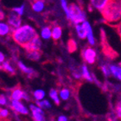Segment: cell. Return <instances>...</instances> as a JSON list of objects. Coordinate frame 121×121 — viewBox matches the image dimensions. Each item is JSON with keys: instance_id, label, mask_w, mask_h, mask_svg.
Segmentation results:
<instances>
[{"instance_id": "1", "label": "cell", "mask_w": 121, "mask_h": 121, "mask_svg": "<svg viewBox=\"0 0 121 121\" xmlns=\"http://www.w3.org/2000/svg\"><path fill=\"white\" fill-rule=\"evenodd\" d=\"M37 36L38 35L36 33V30L30 25L21 26L19 28L13 30L11 32V36L14 42L22 47L23 48H26Z\"/></svg>"}, {"instance_id": "2", "label": "cell", "mask_w": 121, "mask_h": 121, "mask_svg": "<svg viewBox=\"0 0 121 121\" xmlns=\"http://www.w3.org/2000/svg\"><path fill=\"white\" fill-rule=\"evenodd\" d=\"M101 13L108 22L119 21L121 19V0H109Z\"/></svg>"}, {"instance_id": "3", "label": "cell", "mask_w": 121, "mask_h": 121, "mask_svg": "<svg viewBox=\"0 0 121 121\" xmlns=\"http://www.w3.org/2000/svg\"><path fill=\"white\" fill-rule=\"evenodd\" d=\"M68 20H71L74 24H81L86 20V13L81 7L76 4H70L69 5V18Z\"/></svg>"}, {"instance_id": "4", "label": "cell", "mask_w": 121, "mask_h": 121, "mask_svg": "<svg viewBox=\"0 0 121 121\" xmlns=\"http://www.w3.org/2000/svg\"><path fill=\"white\" fill-rule=\"evenodd\" d=\"M81 56L86 64L93 65L97 60V51L91 47H88L81 51Z\"/></svg>"}, {"instance_id": "5", "label": "cell", "mask_w": 121, "mask_h": 121, "mask_svg": "<svg viewBox=\"0 0 121 121\" xmlns=\"http://www.w3.org/2000/svg\"><path fill=\"white\" fill-rule=\"evenodd\" d=\"M31 113H32V117L35 121H46V117H45V113L36 104H30L29 105Z\"/></svg>"}, {"instance_id": "6", "label": "cell", "mask_w": 121, "mask_h": 121, "mask_svg": "<svg viewBox=\"0 0 121 121\" xmlns=\"http://www.w3.org/2000/svg\"><path fill=\"white\" fill-rule=\"evenodd\" d=\"M10 108L20 114L27 115L29 113V109L25 106L21 101H17V100H11L10 102Z\"/></svg>"}, {"instance_id": "7", "label": "cell", "mask_w": 121, "mask_h": 121, "mask_svg": "<svg viewBox=\"0 0 121 121\" xmlns=\"http://www.w3.org/2000/svg\"><path fill=\"white\" fill-rule=\"evenodd\" d=\"M22 20L20 16L18 15L16 13H9L8 14V24L12 29H17L21 26Z\"/></svg>"}, {"instance_id": "8", "label": "cell", "mask_w": 121, "mask_h": 121, "mask_svg": "<svg viewBox=\"0 0 121 121\" xmlns=\"http://www.w3.org/2000/svg\"><path fill=\"white\" fill-rule=\"evenodd\" d=\"M82 25L84 26L86 30V39L88 41V43L91 46H94L96 42H95V38H94V36H93L92 29H91V25H90V23L87 20H85L82 23Z\"/></svg>"}, {"instance_id": "9", "label": "cell", "mask_w": 121, "mask_h": 121, "mask_svg": "<svg viewBox=\"0 0 121 121\" xmlns=\"http://www.w3.org/2000/svg\"><path fill=\"white\" fill-rule=\"evenodd\" d=\"M41 48H42V42H41L39 36H37L25 49H26L27 52L28 51H40Z\"/></svg>"}, {"instance_id": "10", "label": "cell", "mask_w": 121, "mask_h": 121, "mask_svg": "<svg viewBox=\"0 0 121 121\" xmlns=\"http://www.w3.org/2000/svg\"><path fill=\"white\" fill-rule=\"evenodd\" d=\"M24 94L25 91L20 87H15L14 89H13L11 93H10V99L11 100L21 101V100H23Z\"/></svg>"}, {"instance_id": "11", "label": "cell", "mask_w": 121, "mask_h": 121, "mask_svg": "<svg viewBox=\"0 0 121 121\" xmlns=\"http://www.w3.org/2000/svg\"><path fill=\"white\" fill-rule=\"evenodd\" d=\"M17 65H18L19 69L22 71L24 74L29 75V76H35L36 75V71L32 69V68H30V67L26 66L22 61H18L17 62Z\"/></svg>"}, {"instance_id": "12", "label": "cell", "mask_w": 121, "mask_h": 121, "mask_svg": "<svg viewBox=\"0 0 121 121\" xmlns=\"http://www.w3.org/2000/svg\"><path fill=\"white\" fill-rule=\"evenodd\" d=\"M90 1H91V4L93 8L102 12L108 4L109 0H90Z\"/></svg>"}, {"instance_id": "13", "label": "cell", "mask_w": 121, "mask_h": 121, "mask_svg": "<svg viewBox=\"0 0 121 121\" xmlns=\"http://www.w3.org/2000/svg\"><path fill=\"white\" fill-rule=\"evenodd\" d=\"M45 2L44 0H32L31 1V8L35 12L40 13L44 9Z\"/></svg>"}, {"instance_id": "14", "label": "cell", "mask_w": 121, "mask_h": 121, "mask_svg": "<svg viewBox=\"0 0 121 121\" xmlns=\"http://www.w3.org/2000/svg\"><path fill=\"white\" fill-rule=\"evenodd\" d=\"M109 69L111 75L121 81V66L117 65H109Z\"/></svg>"}, {"instance_id": "15", "label": "cell", "mask_w": 121, "mask_h": 121, "mask_svg": "<svg viewBox=\"0 0 121 121\" xmlns=\"http://www.w3.org/2000/svg\"><path fill=\"white\" fill-rule=\"evenodd\" d=\"M75 30H76L77 35L79 36V38L82 39V40L86 38V28L82 25V23L81 24H75Z\"/></svg>"}, {"instance_id": "16", "label": "cell", "mask_w": 121, "mask_h": 121, "mask_svg": "<svg viewBox=\"0 0 121 121\" xmlns=\"http://www.w3.org/2000/svg\"><path fill=\"white\" fill-rule=\"evenodd\" d=\"M62 33H63V30H62V28H61L60 26H53L52 29V40L54 41V42L59 41V39L61 38V36H62Z\"/></svg>"}, {"instance_id": "17", "label": "cell", "mask_w": 121, "mask_h": 121, "mask_svg": "<svg viewBox=\"0 0 121 121\" xmlns=\"http://www.w3.org/2000/svg\"><path fill=\"white\" fill-rule=\"evenodd\" d=\"M81 75H82V77L85 79L86 81H89V82H92L93 81V78H92V75H91L90 71H89L88 68L86 65H82L81 68Z\"/></svg>"}, {"instance_id": "18", "label": "cell", "mask_w": 121, "mask_h": 121, "mask_svg": "<svg viewBox=\"0 0 121 121\" xmlns=\"http://www.w3.org/2000/svg\"><path fill=\"white\" fill-rule=\"evenodd\" d=\"M1 69H4L5 72L9 73L10 75H14L15 74V69H14V67L11 65L9 61H4L1 65Z\"/></svg>"}, {"instance_id": "19", "label": "cell", "mask_w": 121, "mask_h": 121, "mask_svg": "<svg viewBox=\"0 0 121 121\" xmlns=\"http://www.w3.org/2000/svg\"><path fill=\"white\" fill-rule=\"evenodd\" d=\"M12 28L9 26V24L4 22H0V36H4L12 32Z\"/></svg>"}, {"instance_id": "20", "label": "cell", "mask_w": 121, "mask_h": 121, "mask_svg": "<svg viewBox=\"0 0 121 121\" xmlns=\"http://www.w3.org/2000/svg\"><path fill=\"white\" fill-rule=\"evenodd\" d=\"M41 36L44 40H48L52 37V30L49 26H45L41 30Z\"/></svg>"}, {"instance_id": "21", "label": "cell", "mask_w": 121, "mask_h": 121, "mask_svg": "<svg viewBox=\"0 0 121 121\" xmlns=\"http://www.w3.org/2000/svg\"><path fill=\"white\" fill-rule=\"evenodd\" d=\"M49 97H50V98L52 99V101L54 102L55 104L59 105V103H60V97H59V92H58L56 89H51L50 91H49Z\"/></svg>"}, {"instance_id": "22", "label": "cell", "mask_w": 121, "mask_h": 121, "mask_svg": "<svg viewBox=\"0 0 121 121\" xmlns=\"http://www.w3.org/2000/svg\"><path fill=\"white\" fill-rule=\"evenodd\" d=\"M26 56L30 60L38 61L41 58V53L39 51H28L26 53Z\"/></svg>"}, {"instance_id": "23", "label": "cell", "mask_w": 121, "mask_h": 121, "mask_svg": "<svg viewBox=\"0 0 121 121\" xmlns=\"http://www.w3.org/2000/svg\"><path fill=\"white\" fill-rule=\"evenodd\" d=\"M46 96V93L43 89H36L33 91V97L36 99V101H42Z\"/></svg>"}, {"instance_id": "24", "label": "cell", "mask_w": 121, "mask_h": 121, "mask_svg": "<svg viewBox=\"0 0 121 121\" xmlns=\"http://www.w3.org/2000/svg\"><path fill=\"white\" fill-rule=\"evenodd\" d=\"M35 104H36L38 107H40L41 108L43 109H50L52 108L50 102L48 100H45V99H43L42 101H36Z\"/></svg>"}, {"instance_id": "25", "label": "cell", "mask_w": 121, "mask_h": 121, "mask_svg": "<svg viewBox=\"0 0 121 121\" xmlns=\"http://www.w3.org/2000/svg\"><path fill=\"white\" fill-rule=\"evenodd\" d=\"M59 97H60L62 100L64 101H67L68 99L70 97V91H69V89L67 88H63L62 90H60L59 92Z\"/></svg>"}, {"instance_id": "26", "label": "cell", "mask_w": 121, "mask_h": 121, "mask_svg": "<svg viewBox=\"0 0 121 121\" xmlns=\"http://www.w3.org/2000/svg\"><path fill=\"white\" fill-rule=\"evenodd\" d=\"M100 68H101L102 72L103 73V75H104L105 76H109V75H111V73H110V69H109L108 65L103 64V65H100Z\"/></svg>"}, {"instance_id": "27", "label": "cell", "mask_w": 121, "mask_h": 121, "mask_svg": "<svg viewBox=\"0 0 121 121\" xmlns=\"http://www.w3.org/2000/svg\"><path fill=\"white\" fill-rule=\"evenodd\" d=\"M24 11H25V5L22 4L21 6L20 7H15V8H13V12L16 13L18 15L21 16L24 14Z\"/></svg>"}, {"instance_id": "28", "label": "cell", "mask_w": 121, "mask_h": 121, "mask_svg": "<svg viewBox=\"0 0 121 121\" xmlns=\"http://www.w3.org/2000/svg\"><path fill=\"white\" fill-rule=\"evenodd\" d=\"M61 1V5H62V8L64 9V11L65 12V14H66L67 19L69 18V6L67 4L66 0H60Z\"/></svg>"}, {"instance_id": "29", "label": "cell", "mask_w": 121, "mask_h": 121, "mask_svg": "<svg viewBox=\"0 0 121 121\" xmlns=\"http://www.w3.org/2000/svg\"><path fill=\"white\" fill-rule=\"evenodd\" d=\"M115 113H116L117 117L119 118V119H121V98L117 103L116 106H115Z\"/></svg>"}, {"instance_id": "30", "label": "cell", "mask_w": 121, "mask_h": 121, "mask_svg": "<svg viewBox=\"0 0 121 121\" xmlns=\"http://www.w3.org/2000/svg\"><path fill=\"white\" fill-rule=\"evenodd\" d=\"M8 104V98L4 94L0 95V106H6Z\"/></svg>"}, {"instance_id": "31", "label": "cell", "mask_w": 121, "mask_h": 121, "mask_svg": "<svg viewBox=\"0 0 121 121\" xmlns=\"http://www.w3.org/2000/svg\"><path fill=\"white\" fill-rule=\"evenodd\" d=\"M0 113H1L2 118H4V119H7L9 115V112L7 108H0Z\"/></svg>"}, {"instance_id": "32", "label": "cell", "mask_w": 121, "mask_h": 121, "mask_svg": "<svg viewBox=\"0 0 121 121\" xmlns=\"http://www.w3.org/2000/svg\"><path fill=\"white\" fill-rule=\"evenodd\" d=\"M68 48H69V51L70 52H73L74 50L76 49V43H75V41L70 40L69 42V44H68Z\"/></svg>"}, {"instance_id": "33", "label": "cell", "mask_w": 121, "mask_h": 121, "mask_svg": "<svg viewBox=\"0 0 121 121\" xmlns=\"http://www.w3.org/2000/svg\"><path fill=\"white\" fill-rule=\"evenodd\" d=\"M58 121H68V118L65 115H60L59 118H58Z\"/></svg>"}, {"instance_id": "34", "label": "cell", "mask_w": 121, "mask_h": 121, "mask_svg": "<svg viewBox=\"0 0 121 121\" xmlns=\"http://www.w3.org/2000/svg\"><path fill=\"white\" fill-rule=\"evenodd\" d=\"M4 61H5V55H4V52L0 51V63L2 64Z\"/></svg>"}, {"instance_id": "35", "label": "cell", "mask_w": 121, "mask_h": 121, "mask_svg": "<svg viewBox=\"0 0 121 121\" xmlns=\"http://www.w3.org/2000/svg\"><path fill=\"white\" fill-rule=\"evenodd\" d=\"M5 19V14L3 11H0V20H4Z\"/></svg>"}, {"instance_id": "36", "label": "cell", "mask_w": 121, "mask_h": 121, "mask_svg": "<svg viewBox=\"0 0 121 121\" xmlns=\"http://www.w3.org/2000/svg\"><path fill=\"white\" fill-rule=\"evenodd\" d=\"M117 31L119 34V36H121V24H119V26H117Z\"/></svg>"}, {"instance_id": "37", "label": "cell", "mask_w": 121, "mask_h": 121, "mask_svg": "<svg viewBox=\"0 0 121 121\" xmlns=\"http://www.w3.org/2000/svg\"><path fill=\"white\" fill-rule=\"evenodd\" d=\"M108 121H115V120H114V119H109Z\"/></svg>"}, {"instance_id": "38", "label": "cell", "mask_w": 121, "mask_h": 121, "mask_svg": "<svg viewBox=\"0 0 121 121\" xmlns=\"http://www.w3.org/2000/svg\"><path fill=\"white\" fill-rule=\"evenodd\" d=\"M1 65H2V64H1V63H0V69H1Z\"/></svg>"}, {"instance_id": "39", "label": "cell", "mask_w": 121, "mask_h": 121, "mask_svg": "<svg viewBox=\"0 0 121 121\" xmlns=\"http://www.w3.org/2000/svg\"><path fill=\"white\" fill-rule=\"evenodd\" d=\"M1 118H2V116H1V113H0V119H1Z\"/></svg>"}]
</instances>
